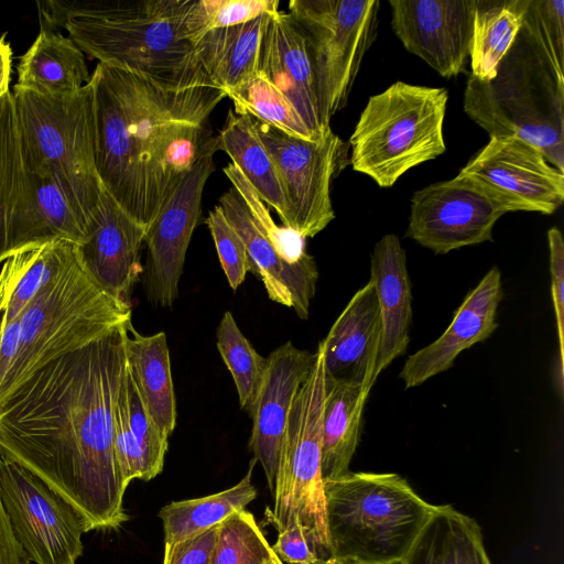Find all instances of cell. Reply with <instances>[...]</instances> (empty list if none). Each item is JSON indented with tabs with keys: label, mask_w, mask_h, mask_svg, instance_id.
<instances>
[{
	"label": "cell",
	"mask_w": 564,
	"mask_h": 564,
	"mask_svg": "<svg viewBox=\"0 0 564 564\" xmlns=\"http://www.w3.org/2000/svg\"><path fill=\"white\" fill-rule=\"evenodd\" d=\"M128 323L51 361L0 403V455L62 496L90 531L129 518L113 448Z\"/></svg>",
	"instance_id": "cell-1"
},
{
	"label": "cell",
	"mask_w": 564,
	"mask_h": 564,
	"mask_svg": "<svg viewBox=\"0 0 564 564\" xmlns=\"http://www.w3.org/2000/svg\"><path fill=\"white\" fill-rule=\"evenodd\" d=\"M89 82L100 181L147 230L212 139L206 124L226 93L212 82L175 86L101 63Z\"/></svg>",
	"instance_id": "cell-2"
},
{
	"label": "cell",
	"mask_w": 564,
	"mask_h": 564,
	"mask_svg": "<svg viewBox=\"0 0 564 564\" xmlns=\"http://www.w3.org/2000/svg\"><path fill=\"white\" fill-rule=\"evenodd\" d=\"M193 0L37 2L41 29L63 28L101 64L154 80L191 86L210 82L185 35Z\"/></svg>",
	"instance_id": "cell-3"
},
{
	"label": "cell",
	"mask_w": 564,
	"mask_h": 564,
	"mask_svg": "<svg viewBox=\"0 0 564 564\" xmlns=\"http://www.w3.org/2000/svg\"><path fill=\"white\" fill-rule=\"evenodd\" d=\"M464 110L489 137H517L564 173V79L523 23L488 80L471 75Z\"/></svg>",
	"instance_id": "cell-4"
},
{
	"label": "cell",
	"mask_w": 564,
	"mask_h": 564,
	"mask_svg": "<svg viewBox=\"0 0 564 564\" xmlns=\"http://www.w3.org/2000/svg\"><path fill=\"white\" fill-rule=\"evenodd\" d=\"M19 319L20 346L0 390V403L51 361L131 321V306L106 292L89 275L76 245Z\"/></svg>",
	"instance_id": "cell-5"
},
{
	"label": "cell",
	"mask_w": 564,
	"mask_h": 564,
	"mask_svg": "<svg viewBox=\"0 0 564 564\" xmlns=\"http://www.w3.org/2000/svg\"><path fill=\"white\" fill-rule=\"evenodd\" d=\"M330 556L400 564L437 506L398 474L352 473L324 480Z\"/></svg>",
	"instance_id": "cell-6"
},
{
	"label": "cell",
	"mask_w": 564,
	"mask_h": 564,
	"mask_svg": "<svg viewBox=\"0 0 564 564\" xmlns=\"http://www.w3.org/2000/svg\"><path fill=\"white\" fill-rule=\"evenodd\" d=\"M11 93L25 167L54 180L87 231L104 191L96 163L90 82L66 96L42 95L15 85Z\"/></svg>",
	"instance_id": "cell-7"
},
{
	"label": "cell",
	"mask_w": 564,
	"mask_h": 564,
	"mask_svg": "<svg viewBox=\"0 0 564 564\" xmlns=\"http://www.w3.org/2000/svg\"><path fill=\"white\" fill-rule=\"evenodd\" d=\"M448 101L444 87L397 82L369 97L349 138V163L380 187L446 150L443 123Z\"/></svg>",
	"instance_id": "cell-8"
},
{
	"label": "cell",
	"mask_w": 564,
	"mask_h": 564,
	"mask_svg": "<svg viewBox=\"0 0 564 564\" xmlns=\"http://www.w3.org/2000/svg\"><path fill=\"white\" fill-rule=\"evenodd\" d=\"M325 368L321 344L313 368L296 392L281 443L273 510L268 520L282 531L300 521L321 557L330 556L321 473Z\"/></svg>",
	"instance_id": "cell-9"
},
{
	"label": "cell",
	"mask_w": 564,
	"mask_h": 564,
	"mask_svg": "<svg viewBox=\"0 0 564 564\" xmlns=\"http://www.w3.org/2000/svg\"><path fill=\"white\" fill-rule=\"evenodd\" d=\"M378 0H292L289 12L311 58L325 129L349 97L377 32Z\"/></svg>",
	"instance_id": "cell-10"
},
{
	"label": "cell",
	"mask_w": 564,
	"mask_h": 564,
	"mask_svg": "<svg viewBox=\"0 0 564 564\" xmlns=\"http://www.w3.org/2000/svg\"><path fill=\"white\" fill-rule=\"evenodd\" d=\"M516 204L481 180L459 172L411 199L405 236L436 254L492 240V229Z\"/></svg>",
	"instance_id": "cell-11"
},
{
	"label": "cell",
	"mask_w": 564,
	"mask_h": 564,
	"mask_svg": "<svg viewBox=\"0 0 564 564\" xmlns=\"http://www.w3.org/2000/svg\"><path fill=\"white\" fill-rule=\"evenodd\" d=\"M0 497L12 531L35 564H75L83 554L85 518L62 496L0 455Z\"/></svg>",
	"instance_id": "cell-12"
},
{
	"label": "cell",
	"mask_w": 564,
	"mask_h": 564,
	"mask_svg": "<svg viewBox=\"0 0 564 564\" xmlns=\"http://www.w3.org/2000/svg\"><path fill=\"white\" fill-rule=\"evenodd\" d=\"M253 122L283 184L289 207L285 227L304 238L316 236L335 218L330 185L349 164V144L332 129L319 140L307 141L289 137L256 119Z\"/></svg>",
	"instance_id": "cell-13"
},
{
	"label": "cell",
	"mask_w": 564,
	"mask_h": 564,
	"mask_svg": "<svg viewBox=\"0 0 564 564\" xmlns=\"http://www.w3.org/2000/svg\"><path fill=\"white\" fill-rule=\"evenodd\" d=\"M218 150L217 135H213L145 230L147 290L154 304L171 306L177 297L186 251L200 214L203 191L215 170L213 158Z\"/></svg>",
	"instance_id": "cell-14"
},
{
	"label": "cell",
	"mask_w": 564,
	"mask_h": 564,
	"mask_svg": "<svg viewBox=\"0 0 564 564\" xmlns=\"http://www.w3.org/2000/svg\"><path fill=\"white\" fill-rule=\"evenodd\" d=\"M391 26L403 46L445 78L469 62L475 0H390Z\"/></svg>",
	"instance_id": "cell-15"
},
{
	"label": "cell",
	"mask_w": 564,
	"mask_h": 564,
	"mask_svg": "<svg viewBox=\"0 0 564 564\" xmlns=\"http://www.w3.org/2000/svg\"><path fill=\"white\" fill-rule=\"evenodd\" d=\"M460 172L498 191L519 212L550 215L564 200V173L534 145L517 137H490Z\"/></svg>",
	"instance_id": "cell-16"
},
{
	"label": "cell",
	"mask_w": 564,
	"mask_h": 564,
	"mask_svg": "<svg viewBox=\"0 0 564 564\" xmlns=\"http://www.w3.org/2000/svg\"><path fill=\"white\" fill-rule=\"evenodd\" d=\"M145 229L133 220L104 188L100 203L77 246L89 275L116 299L129 302L142 267L140 251Z\"/></svg>",
	"instance_id": "cell-17"
},
{
	"label": "cell",
	"mask_w": 564,
	"mask_h": 564,
	"mask_svg": "<svg viewBox=\"0 0 564 564\" xmlns=\"http://www.w3.org/2000/svg\"><path fill=\"white\" fill-rule=\"evenodd\" d=\"M315 359L316 352L299 349L291 341L268 357L265 379L251 413L249 447L262 465L272 495L290 409Z\"/></svg>",
	"instance_id": "cell-18"
},
{
	"label": "cell",
	"mask_w": 564,
	"mask_h": 564,
	"mask_svg": "<svg viewBox=\"0 0 564 564\" xmlns=\"http://www.w3.org/2000/svg\"><path fill=\"white\" fill-rule=\"evenodd\" d=\"M501 300V273L494 267L466 295L445 332L406 359L400 372L405 388L420 386L449 369L463 350L485 341L498 327L496 317Z\"/></svg>",
	"instance_id": "cell-19"
},
{
	"label": "cell",
	"mask_w": 564,
	"mask_h": 564,
	"mask_svg": "<svg viewBox=\"0 0 564 564\" xmlns=\"http://www.w3.org/2000/svg\"><path fill=\"white\" fill-rule=\"evenodd\" d=\"M380 343V308L373 282L369 280L352 295L319 343L325 377L371 390L377 380Z\"/></svg>",
	"instance_id": "cell-20"
},
{
	"label": "cell",
	"mask_w": 564,
	"mask_h": 564,
	"mask_svg": "<svg viewBox=\"0 0 564 564\" xmlns=\"http://www.w3.org/2000/svg\"><path fill=\"white\" fill-rule=\"evenodd\" d=\"M258 72L295 108L312 133L321 139L322 126L311 58L305 39L291 17L268 14L259 51Z\"/></svg>",
	"instance_id": "cell-21"
},
{
	"label": "cell",
	"mask_w": 564,
	"mask_h": 564,
	"mask_svg": "<svg viewBox=\"0 0 564 564\" xmlns=\"http://www.w3.org/2000/svg\"><path fill=\"white\" fill-rule=\"evenodd\" d=\"M218 206L241 237L251 271L262 281L269 297L278 304L292 307L302 319H306L318 280L314 258L295 264L285 261L256 228L234 187L223 194Z\"/></svg>",
	"instance_id": "cell-22"
},
{
	"label": "cell",
	"mask_w": 564,
	"mask_h": 564,
	"mask_svg": "<svg viewBox=\"0 0 564 564\" xmlns=\"http://www.w3.org/2000/svg\"><path fill=\"white\" fill-rule=\"evenodd\" d=\"M373 282L381 316V343L376 377L408 348L412 321V294L406 256L399 238L384 235L371 254Z\"/></svg>",
	"instance_id": "cell-23"
},
{
	"label": "cell",
	"mask_w": 564,
	"mask_h": 564,
	"mask_svg": "<svg viewBox=\"0 0 564 564\" xmlns=\"http://www.w3.org/2000/svg\"><path fill=\"white\" fill-rule=\"evenodd\" d=\"M25 170L26 186L12 224L9 256L54 240L80 245L86 238L85 226L61 188L48 174Z\"/></svg>",
	"instance_id": "cell-24"
},
{
	"label": "cell",
	"mask_w": 564,
	"mask_h": 564,
	"mask_svg": "<svg viewBox=\"0 0 564 564\" xmlns=\"http://www.w3.org/2000/svg\"><path fill=\"white\" fill-rule=\"evenodd\" d=\"M126 359L128 371L147 411L169 437L176 425V401L165 333L143 336L129 322Z\"/></svg>",
	"instance_id": "cell-25"
},
{
	"label": "cell",
	"mask_w": 564,
	"mask_h": 564,
	"mask_svg": "<svg viewBox=\"0 0 564 564\" xmlns=\"http://www.w3.org/2000/svg\"><path fill=\"white\" fill-rule=\"evenodd\" d=\"M90 79L84 53L69 36L41 29L20 58L15 86L42 95L77 93Z\"/></svg>",
	"instance_id": "cell-26"
},
{
	"label": "cell",
	"mask_w": 564,
	"mask_h": 564,
	"mask_svg": "<svg viewBox=\"0 0 564 564\" xmlns=\"http://www.w3.org/2000/svg\"><path fill=\"white\" fill-rule=\"evenodd\" d=\"M370 389L325 377L321 473L323 480L349 471L359 443L364 406Z\"/></svg>",
	"instance_id": "cell-27"
},
{
	"label": "cell",
	"mask_w": 564,
	"mask_h": 564,
	"mask_svg": "<svg viewBox=\"0 0 564 564\" xmlns=\"http://www.w3.org/2000/svg\"><path fill=\"white\" fill-rule=\"evenodd\" d=\"M267 15L243 24L210 30L193 44L202 69L225 93L258 72Z\"/></svg>",
	"instance_id": "cell-28"
},
{
	"label": "cell",
	"mask_w": 564,
	"mask_h": 564,
	"mask_svg": "<svg viewBox=\"0 0 564 564\" xmlns=\"http://www.w3.org/2000/svg\"><path fill=\"white\" fill-rule=\"evenodd\" d=\"M218 149L225 151L264 202L288 223L289 207L275 162L258 135L253 119L232 109L217 135Z\"/></svg>",
	"instance_id": "cell-29"
},
{
	"label": "cell",
	"mask_w": 564,
	"mask_h": 564,
	"mask_svg": "<svg viewBox=\"0 0 564 564\" xmlns=\"http://www.w3.org/2000/svg\"><path fill=\"white\" fill-rule=\"evenodd\" d=\"M400 564H491L478 523L449 505L437 506Z\"/></svg>",
	"instance_id": "cell-30"
},
{
	"label": "cell",
	"mask_w": 564,
	"mask_h": 564,
	"mask_svg": "<svg viewBox=\"0 0 564 564\" xmlns=\"http://www.w3.org/2000/svg\"><path fill=\"white\" fill-rule=\"evenodd\" d=\"M75 246L66 240L48 241L21 249L3 261L0 271V332L20 317Z\"/></svg>",
	"instance_id": "cell-31"
},
{
	"label": "cell",
	"mask_w": 564,
	"mask_h": 564,
	"mask_svg": "<svg viewBox=\"0 0 564 564\" xmlns=\"http://www.w3.org/2000/svg\"><path fill=\"white\" fill-rule=\"evenodd\" d=\"M257 459L250 462L246 476L235 486L203 498L172 501L161 508L163 522V560L182 541L220 524L237 511L243 510L257 497L252 471Z\"/></svg>",
	"instance_id": "cell-32"
},
{
	"label": "cell",
	"mask_w": 564,
	"mask_h": 564,
	"mask_svg": "<svg viewBox=\"0 0 564 564\" xmlns=\"http://www.w3.org/2000/svg\"><path fill=\"white\" fill-rule=\"evenodd\" d=\"M530 0H475L470 75L488 80L516 41Z\"/></svg>",
	"instance_id": "cell-33"
},
{
	"label": "cell",
	"mask_w": 564,
	"mask_h": 564,
	"mask_svg": "<svg viewBox=\"0 0 564 564\" xmlns=\"http://www.w3.org/2000/svg\"><path fill=\"white\" fill-rule=\"evenodd\" d=\"M26 186L11 90L0 97V263L9 256L10 234Z\"/></svg>",
	"instance_id": "cell-34"
},
{
	"label": "cell",
	"mask_w": 564,
	"mask_h": 564,
	"mask_svg": "<svg viewBox=\"0 0 564 564\" xmlns=\"http://www.w3.org/2000/svg\"><path fill=\"white\" fill-rule=\"evenodd\" d=\"M237 115H247L259 122L293 138L317 139L293 105L259 72L226 93Z\"/></svg>",
	"instance_id": "cell-35"
},
{
	"label": "cell",
	"mask_w": 564,
	"mask_h": 564,
	"mask_svg": "<svg viewBox=\"0 0 564 564\" xmlns=\"http://www.w3.org/2000/svg\"><path fill=\"white\" fill-rule=\"evenodd\" d=\"M216 336L217 348L234 379L240 406L251 415L265 379L268 358L256 351L230 312L223 315Z\"/></svg>",
	"instance_id": "cell-36"
},
{
	"label": "cell",
	"mask_w": 564,
	"mask_h": 564,
	"mask_svg": "<svg viewBox=\"0 0 564 564\" xmlns=\"http://www.w3.org/2000/svg\"><path fill=\"white\" fill-rule=\"evenodd\" d=\"M274 556L253 514L243 509L219 524L208 564H269Z\"/></svg>",
	"instance_id": "cell-37"
},
{
	"label": "cell",
	"mask_w": 564,
	"mask_h": 564,
	"mask_svg": "<svg viewBox=\"0 0 564 564\" xmlns=\"http://www.w3.org/2000/svg\"><path fill=\"white\" fill-rule=\"evenodd\" d=\"M224 173L241 197L256 228L285 261L295 264L313 258L306 252V238L289 227L279 226L273 220L264 202L235 164L229 163Z\"/></svg>",
	"instance_id": "cell-38"
},
{
	"label": "cell",
	"mask_w": 564,
	"mask_h": 564,
	"mask_svg": "<svg viewBox=\"0 0 564 564\" xmlns=\"http://www.w3.org/2000/svg\"><path fill=\"white\" fill-rule=\"evenodd\" d=\"M278 0H193L185 20L192 45L206 32L250 22L279 11Z\"/></svg>",
	"instance_id": "cell-39"
},
{
	"label": "cell",
	"mask_w": 564,
	"mask_h": 564,
	"mask_svg": "<svg viewBox=\"0 0 564 564\" xmlns=\"http://www.w3.org/2000/svg\"><path fill=\"white\" fill-rule=\"evenodd\" d=\"M124 384L129 425L141 451L148 481L163 470L169 437L161 432L147 411L128 368L126 369Z\"/></svg>",
	"instance_id": "cell-40"
},
{
	"label": "cell",
	"mask_w": 564,
	"mask_h": 564,
	"mask_svg": "<svg viewBox=\"0 0 564 564\" xmlns=\"http://www.w3.org/2000/svg\"><path fill=\"white\" fill-rule=\"evenodd\" d=\"M523 23L541 45L556 74L564 79V1L530 0Z\"/></svg>",
	"instance_id": "cell-41"
},
{
	"label": "cell",
	"mask_w": 564,
	"mask_h": 564,
	"mask_svg": "<svg viewBox=\"0 0 564 564\" xmlns=\"http://www.w3.org/2000/svg\"><path fill=\"white\" fill-rule=\"evenodd\" d=\"M206 224L228 283L232 290H237L247 272L251 271L246 246L218 205L209 212Z\"/></svg>",
	"instance_id": "cell-42"
},
{
	"label": "cell",
	"mask_w": 564,
	"mask_h": 564,
	"mask_svg": "<svg viewBox=\"0 0 564 564\" xmlns=\"http://www.w3.org/2000/svg\"><path fill=\"white\" fill-rule=\"evenodd\" d=\"M113 448L123 486L135 478L147 481L143 457L129 425L124 377L113 412Z\"/></svg>",
	"instance_id": "cell-43"
},
{
	"label": "cell",
	"mask_w": 564,
	"mask_h": 564,
	"mask_svg": "<svg viewBox=\"0 0 564 564\" xmlns=\"http://www.w3.org/2000/svg\"><path fill=\"white\" fill-rule=\"evenodd\" d=\"M550 250L551 292L558 335L561 365L564 354V242L561 231L552 227L547 231Z\"/></svg>",
	"instance_id": "cell-44"
},
{
	"label": "cell",
	"mask_w": 564,
	"mask_h": 564,
	"mask_svg": "<svg viewBox=\"0 0 564 564\" xmlns=\"http://www.w3.org/2000/svg\"><path fill=\"white\" fill-rule=\"evenodd\" d=\"M276 556L289 564H315L321 555L307 538L300 521L278 532V539L271 546Z\"/></svg>",
	"instance_id": "cell-45"
},
{
	"label": "cell",
	"mask_w": 564,
	"mask_h": 564,
	"mask_svg": "<svg viewBox=\"0 0 564 564\" xmlns=\"http://www.w3.org/2000/svg\"><path fill=\"white\" fill-rule=\"evenodd\" d=\"M215 525L178 543L163 564H208L218 533Z\"/></svg>",
	"instance_id": "cell-46"
},
{
	"label": "cell",
	"mask_w": 564,
	"mask_h": 564,
	"mask_svg": "<svg viewBox=\"0 0 564 564\" xmlns=\"http://www.w3.org/2000/svg\"><path fill=\"white\" fill-rule=\"evenodd\" d=\"M17 540L0 497V564H31Z\"/></svg>",
	"instance_id": "cell-47"
},
{
	"label": "cell",
	"mask_w": 564,
	"mask_h": 564,
	"mask_svg": "<svg viewBox=\"0 0 564 564\" xmlns=\"http://www.w3.org/2000/svg\"><path fill=\"white\" fill-rule=\"evenodd\" d=\"M20 332L19 318L0 332V390L14 364L20 346Z\"/></svg>",
	"instance_id": "cell-48"
},
{
	"label": "cell",
	"mask_w": 564,
	"mask_h": 564,
	"mask_svg": "<svg viewBox=\"0 0 564 564\" xmlns=\"http://www.w3.org/2000/svg\"><path fill=\"white\" fill-rule=\"evenodd\" d=\"M12 51L4 36H0V97L10 90Z\"/></svg>",
	"instance_id": "cell-49"
},
{
	"label": "cell",
	"mask_w": 564,
	"mask_h": 564,
	"mask_svg": "<svg viewBox=\"0 0 564 564\" xmlns=\"http://www.w3.org/2000/svg\"><path fill=\"white\" fill-rule=\"evenodd\" d=\"M315 564H356V563H354V562H351L349 560L329 556V557H326V558H321Z\"/></svg>",
	"instance_id": "cell-50"
},
{
	"label": "cell",
	"mask_w": 564,
	"mask_h": 564,
	"mask_svg": "<svg viewBox=\"0 0 564 564\" xmlns=\"http://www.w3.org/2000/svg\"><path fill=\"white\" fill-rule=\"evenodd\" d=\"M269 564H282V561L275 554V556L272 558V561Z\"/></svg>",
	"instance_id": "cell-51"
}]
</instances>
